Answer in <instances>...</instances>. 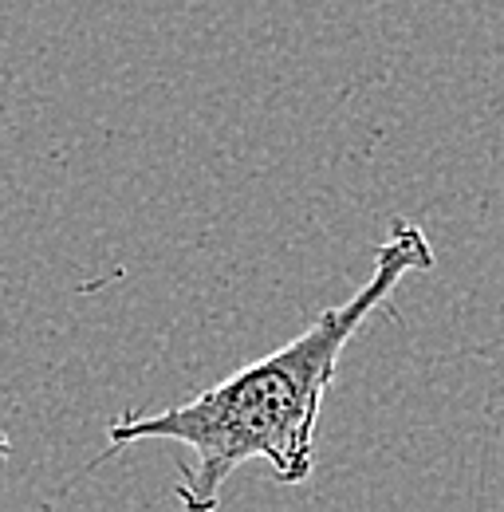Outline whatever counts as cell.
<instances>
[{
  "label": "cell",
  "instance_id": "2",
  "mask_svg": "<svg viewBox=\"0 0 504 512\" xmlns=\"http://www.w3.org/2000/svg\"><path fill=\"white\" fill-rule=\"evenodd\" d=\"M8 457H12V442H8V434H4V430H0V465H4V461H8Z\"/></svg>",
  "mask_w": 504,
  "mask_h": 512
},
{
  "label": "cell",
  "instance_id": "1",
  "mask_svg": "<svg viewBox=\"0 0 504 512\" xmlns=\"http://www.w3.org/2000/svg\"><path fill=\"white\" fill-rule=\"evenodd\" d=\"M434 260L438 256L422 225L406 217L390 221L386 241L375 249V268L351 300L327 308L292 343L233 371L182 406L158 414L126 410L111 418V446L99 453V461L115 449L154 438L193 449V461L178 469L174 481L178 505L186 512H217L225 481L249 461H268L280 485H304L315 469L319 410L347 343L410 272H430Z\"/></svg>",
  "mask_w": 504,
  "mask_h": 512
}]
</instances>
